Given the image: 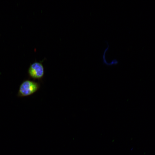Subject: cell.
<instances>
[{
  "mask_svg": "<svg viewBox=\"0 0 155 155\" xmlns=\"http://www.w3.org/2000/svg\"><path fill=\"white\" fill-rule=\"evenodd\" d=\"M39 83L34 81L25 80L20 84L17 96L19 97H23L31 95L40 88Z\"/></svg>",
  "mask_w": 155,
  "mask_h": 155,
  "instance_id": "6da1fadb",
  "label": "cell"
},
{
  "mask_svg": "<svg viewBox=\"0 0 155 155\" xmlns=\"http://www.w3.org/2000/svg\"><path fill=\"white\" fill-rule=\"evenodd\" d=\"M28 72L29 78L34 80H42L44 73V68L42 63L35 62L31 64Z\"/></svg>",
  "mask_w": 155,
  "mask_h": 155,
  "instance_id": "7a4b0ae2",
  "label": "cell"
}]
</instances>
